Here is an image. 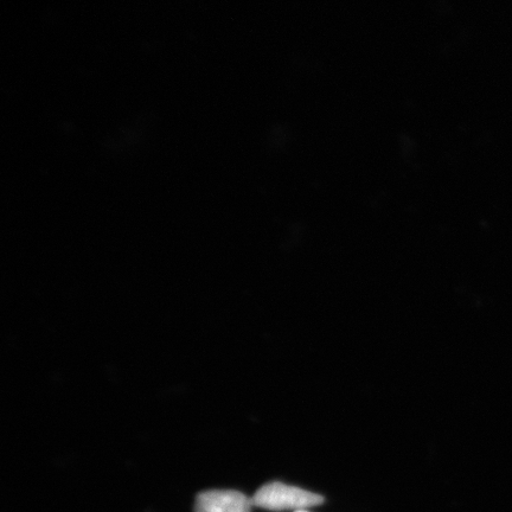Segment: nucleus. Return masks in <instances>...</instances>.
Instances as JSON below:
<instances>
[{
	"instance_id": "1",
	"label": "nucleus",
	"mask_w": 512,
	"mask_h": 512,
	"mask_svg": "<svg viewBox=\"0 0 512 512\" xmlns=\"http://www.w3.org/2000/svg\"><path fill=\"white\" fill-rule=\"evenodd\" d=\"M323 502L322 496L283 483L266 484L252 498L255 507L271 511L306 510Z\"/></svg>"
},
{
	"instance_id": "2",
	"label": "nucleus",
	"mask_w": 512,
	"mask_h": 512,
	"mask_svg": "<svg viewBox=\"0 0 512 512\" xmlns=\"http://www.w3.org/2000/svg\"><path fill=\"white\" fill-rule=\"evenodd\" d=\"M252 499L233 490H210L197 496L195 512H251Z\"/></svg>"
},
{
	"instance_id": "3",
	"label": "nucleus",
	"mask_w": 512,
	"mask_h": 512,
	"mask_svg": "<svg viewBox=\"0 0 512 512\" xmlns=\"http://www.w3.org/2000/svg\"><path fill=\"white\" fill-rule=\"evenodd\" d=\"M296 512H309V511H306V510H300V511H296Z\"/></svg>"
}]
</instances>
